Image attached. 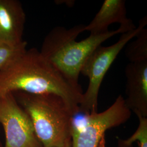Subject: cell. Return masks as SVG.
<instances>
[{
  "label": "cell",
  "mask_w": 147,
  "mask_h": 147,
  "mask_svg": "<svg viewBox=\"0 0 147 147\" xmlns=\"http://www.w3.org/2000/svg\"><path fill=\"white\" fill-rule=\"evenodd\" d=\"M16 92L57 95L65 101L74 115L79 113L84 93L81 86L69 82L36 48L27 49L0 73V96Z\"/></svg>",
  "instance_id": "1"
},
{
  "label": "cell",
  "mask_w": 147,
  "mask_h": 147,
  "mask_svg": "<svg viewBox=\"0 0 147 147\" xmlns=\"http://www.w3.org/2000/svg\"><path fill=\"white\" fill-rule=\"evenodd\" d=\"M85 26L80 24L70 28L62 26L53 28L45 37L40 50L42 56L75 87H80V74L89 55L109 38L130 31L119 26L115 31L90 34L84 40L78 42L76 39L84 31Z\"/></svg>",
  "instance_id": "2"
},
{
  "label": "cell",
  "mask_w": 147,
  "mask_h": 147,
  "mask_svg": "<svg viewBox=\"0 0 147 147\" xmlns=\"http://www.w3.org/2000/svg\"><path fill=\"white\" fill-rule=\"evenodd\" d=\"M29 116L43 147H63L71 140L73 112L57 95L13 93Z\"/></svg>",
  "instance_id": "3"
},
{
  "label": "cell",
  "mask_w": 147,
  "mask_h": 147,
  "mask_svg": "<svg viewBox=\"0 0 147 147\" xmlns=\"http://www.w3.org/2000/svg\"><path fill=\"white\" fill-rule=\"evenodd\" d=\"M147 24V16L139 21L138 27L121 34L119 40L109 47H97L86 60L81 73L89 79L86 91L83 93L79 113L90 114L98 112V95L106 74L117 57L126 44L136 36Z\"/></svg>",
  "instance_id": "4"
},
{
  "label": "cell",
  "mask_w": 147,
  "mask_h": 147,
  "mask_svg": "<svg viewBox=\"0 0 147 147\" xmlns=\"http://www.w3.org/2000/svg\"><path fill=\"white\" fill-rule=\"evenodd\" d=\"M131 115V111L121 95L106 110L83 113L80 119V127L72 130V147H98L106 131L125 123Z\"/></svg>",
  "instance_id": "5"
},
{
  "label": "cell",
  "mask_w": 147,
  "mask_h": 147,
  "mask_svg": "<svg viewBox=\"0 0 147 147\" xmlns=\"http://www.w3.org/2000/svg\"><path fill=\"white\" fill-rule=\"evenodd\" d=\"M0 124L5 133V147H43L29 116L13 93L0 96Z\"/></svg>",
  "instance_id": "6"
},
{
  "label": "cell",
  "mask_w": 147,
  "mask_h": 147,
  "mask_svg": "<svg viewBox=\"0 0 147 147\" xmlns=\"http://www.w3.org/2000/svg\"><path fill=\"white\" fill-rule=\"evenodd\" d=\"M125 73L126 105L137 117H147V61L129 63Z\"/></svg>",
  "instance_id": "7"
},
{
  "label": "cell",
  "mask_w": 147,
  "mask_h": 147,
  "mask_svg": "<svg viewBox=\"0 0 147 147\" xmlns=\"http://www.w3.org/2000/svg\"><path fill=\"white\" fill-rule=\"evenodd\" d=\"M26 14L18 0H0V41L18 44L24 41Z\"/></svg>",
  "instance_id": "8"
},
{
  "label": "cell",
  "mask_w": 147,
  "mask_h": 147,
  "mask_svg": "<svg viewBox=\"0 0 147 147\" xmlns=\"http://www.w3.org/2000/svg\"><path fill=\"white\" fill-rule=\"evenodd\" d=\"M113 23H119L120 26L129 31L136 28L131 19L126 16L124 0H105L93 19L86 25L84 31H89L93 35L104 33L109 31V26Z\"/></svg>",
  "instance_id": "9"
},
{
  "label": "cell",
  "mask_w": 147,
  "mask_h": 147,
  "mask_svg": "<svg viewBox=\"0 0 147 147\" xmlns=\"http://www.w3.org/2000/svg\"><path fill=\"white\" fill-rule=\"evenodd\" d=\"M126 44L125 55L130 63L147 61V29L145 27Z\"/></svg>",
  "instance_id": "10"
},
{
  "label": "cell",
  "mask_w": 147,
  "mask_h": 147,
  "mask_svg": "<svg viewBox=\"0 0 147 147\" xmlns=\"http://www.w3.org/2000/svg\"><path fill=\"white\" fill-rule=\"evenodd\" d=\"M27 43L26 41L11 44L0 41V73L9 67L26 51Z\"/></svg>",
  "instance_id": "11"
},
{
  "label": "cell",
  "mask_w": 147,
  "mask_h": 147,
  "mask_svg": "<svg viewBox=\"0 0 147 147\" xmlns=\"http://www.w3.org/2000/svg\"><path fill=\"white\" fill-rule=\"evenodd\" d=\"M139 119V125L135 132L129 138L118 141L119 147H131L132 143L138 141L139 147H147V118L137 117Z\"/></svg>",
  "instance_id": "12"
},
{
  "label": "cell",
  "mask_w": 147,
  "mask_h": 147,
  "mask_svg": "<svg viewBox=\"0 0 147 147\" xmlns=\"http://www.w3.org/2000/svg\"><path fill=\"white\" fill-rule=\"evenodd\" d=\"M98 147H106V141H105V136H104L101 138Z\"/></svg>",
  "instance_id": "13"
},
{
  "label": "cell",
  "mask_w": 147,
  "mask_h": 147,
  "mask_svg": "<svg viewBox=\"0 0 147 147\" xmlns=\"http://www.w3.org/2000/svg\"><path fill=\"white\" fill-rule=\"evenodd\" d=\"M72 147V144H71V140L69 141L64 147Z\"/></svg>",
  "instance_id": "14"
},
{
  "label": "cell",
  "mask_w": 147,
  "mask_h": 147,
  "mask_svg": "<svg viewBox=\"0 0 147 147\" xmlns=\"http://www.w3.org/2000/svg\"><path fill=\"white\" fill-rule=\"evenodd\" d=\"M0 147H2V144H1V142H0Z\"/></svg>",
  "instance_id": "15"
}]
</instances>
